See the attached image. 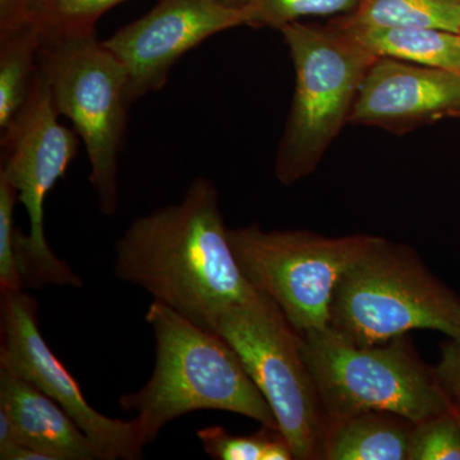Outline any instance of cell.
<instances>
[{"mask_svg":"<svg viewBox=\"0 0 460 460\" xmlns=\"http://www.w3.org/2000/svg\"><path fill=\"white\" fill-rule=\"evenodd\" d=\"M16 189L0 175V290L2 295L23 290L26 286L17 257V232L14 208Z\"/></svg>","mask_w":460,"mask_h":460,"instance_id":"obj_22","label":"cell"},{"mask_svg":"<svg viewBox=\"0 0 460 460\" xmlns=\"http://www.w3.org/2000/svg\"><path fill=\"white\" fill-rule=\"evenodd\" d=\"M301 345L326 423L372 411L419 423L452 404L435 367L420 359L410 334L362 347L328 326L302 334Z\"/></svg>","mask_w":460,"mask_h":460,"instance_id":"obj_4","label":"cell"},{"mask_svg":"<svg viewBox=\"0 0 460 460\" xmlns=\"http://www.w3.org/2000/svg\"><path fill=\"white\" fill-rule=\"evenodd\" d=\"M199 441L210 458L217 460H292V447L280 429L265 428L248 436L232 435L213 426L198 431Z\"/></svg>","mask_w":460,"mask_h":460,"instance_id":"obj_18","label":"cell"},{"mask_svg":"<svg viewBox=\"0 0 460 460\" xmlns=\"http://www.w3.org/2000/svg\"><path fill=\"white\" fill-rule=\"evenodd\" d=\"M146 321L155 335V368L146 385L123 395L119 404L135 411L147 444L166 423L202 410L232 411L279 429L265 396L217 332L156 301Z\"/></svg>","mask_w":460,"mask_h":460,"instance_id":"obj_2","label":"cell"},{"mask_svg":"<svg viewBox=\"0 0 460 460\" xmlns=\"http://www.w3.org/2000/svg\"><path fill=\"white\" fill-rule=\"evenodd\" d=\"M38 60L57 111L74 123L86 148L100 210L111 217L119 204V157L131 107L126 68L98 35L44 40Z\"/></svg>","mask_w":460,"mask_h":460,"instance_id":"obj_6","label":"cell"},{"mask_svg":"<svg viewBox=\"0 0 460 460\" xmlns=\"http://www.w3.org/2000/svg\"><path fill=\"white\" fill-rule=\"evenodd\" d=\"M459 35H460V32H459Z\"/></svg>","mask_w":460,"mask_h":460,"instance_id":"obj_26","label":"cell"},{"mask_svg":"<svg viewBox=\"0 0 460 460\" xmlns=\"http://www.w3.org/2000/svg\"><path fill=\"white\" fill-rule=\"evenodd\" d=\"M279 31L295 65L296 90L275 174L293 184L316 169L349 120L363 78L378 57L338 23L323 29L296 21Z\"/></svg>","mask_w":460,"mask_h":460,"instance_id":"obj_5","label":"cell"},{"mask_svg":"<svg viewBox=\"0 0 460 460\" xmlns=\"http://www.w3.org/2000/svg\"><path fill=\"white\" fill-rule=\"evenodd\" d=\"M450 411L456 417V423H458L459 432H460V401L459 399H454L452 402V405H450Z\"/></svg>","mask_w":460,"mask_h":460,"instance_id":"obj_25","label":"cell"},{"mask_svg":"<svg viewBox=\"0 0 460 460\" xmlns=\"http://www.w3.org/2000/svg\"><path fill=\"white\" fill-rule=\"evenodd\" d=\"M41 42L39 25L0 40V129L8 126L29 96Z\"/></svg>","mask_w":460,"mask_h":460,"instance_id":"obj_17","label":"cell"},{"mask_svg":"<svg viewBox=\"0 0 460 460\" xmlns=\"http://www.w3.org/2000/svg\"><path fill=\"white\" fill-rule=\"evenodd\" d=\"M47 78L38 68L29 96L13 119L2 129L0 175L16 189L25 206L30 233L17 232V257L25 283L81 287L83 280L68 263L54 255L44 226V204L78 151V135L59 122Z\"/></svg>","mask_w":460,"mask_h":460,"instance_id":"obj_9","label":"cell"},{"mask_svg":"<svg viewBox=\"0 0 460 460\" xmlns=\"http://www.w3.org/2000/svg\"><path fill=\"white\" fill-rule=\"evenodd\" d=\"M248 0H159L145 16L104 40L127 72V99L162 90L172 66L211 36L251 26Z\"/></svg>","mask_w":460,"mask_h":460,"instance_id":"obj_11","label":"cell"},{"mask_svg":"<svg viewBox=\"0 0 460 460\" xmlns=\"http://www.w3.org/2000/svg\"><path fill=\"white\" fill-rule=\"evenodd\" d=\"M126 0H40L41 40L96 35L100 18Z\"/></svg>","mask_w":460,"mask_h":460,"instance_id":"obj_19","label":"cell"},{"mask_svg":"<svg viewBox=\"0 0 460 460\" xmlns=\"http://www.w3.org/2000/svg\"><path fill=\"white\" fill-rule=\"evenodd\" d=\"M265 396L296 460H321L326 417L302 353L301 334L261 292L215 321Z\"/></svg>","mask_w":460,"mask_h":460,"instance_id":"obj_8","label":"cell"},{"mask_svg":"<svg viewBox=\"0 0 460 460\" xmlns=\"http://www.w3.org/2000/svg\"><path fill=\"white\" fill-rule=\"evenodd\" d=\"M0 410L11 420L16 443L48 460H102L75 420L31 381L0 367Z\"/></svg>","mask_w":460,"mask_h":460,"instance_id":"obj_13","label":"cell"},{"mask_svg":"<svg viewBox=\"0 0 460 460\" xmlns=\"http://www.w3.org/2000/svg\"><path fill=\"white\" fill-rule=\"evenodd\" d=\"M329 328L362 347L413 330L460 343V296L410 246L376 237L335 288Z\"/></svg>","mask_w":460,"mask_h":460,"instance_id":"obj_3","label":"cell"},{"mask_svg":"<svg viewBox=\"0 0 460 460\" xmlns=\"http://www.w3.org/2000/svg\"><path fill=\"white\" fill-rule=\"evenodd\" d=\"M40 0H0V40L38 25Z\"/></svg>","mask_w":460,"mask_h":460,"instance_id":"obj_23","label":"cell"},{"mask_svg":"<svg viewBox=\"0 0 460 460\" xmlns=\"http://www.w3.org/2000/svg\"><path fill=\"white\" fill-rule=\"evenodd\" d=\"M338 22L354 27L436 29L460 32V0H361Z\"/></svg>","mask_w":460,"mask_h":460,"instance_id":"obj_16","label":"cell"},{"mask_svg":"<svg viewBox=\"0 0 460 460\" xmlns=\"http://www.w3.org/2000/svg\"><path fill=\"white\" fill-rule=\"evenodd\" d=\"M375 238L266 232L257 226L229 229L230 246L246 279L280 308L301 335L328 328L335 288Z\"/></svg>","mask_w":460,"mask_h":460,"instance_id":"obj_7","label":"cell"},{"mask_svg":"<svg viewBox=\"0 0 460 460\" xmlns=\"http://www.w3.org/2000/svg\"><path fill=\"white\" fill-rule=\"evenodd\" d=\"M361 0H248L251 26L280 30L305 17L350 14Z\"/></svg>","mask_w":460,"mask_h":460,"instance_id":"obj_20","label":"cell"},{"mask_svg":"<svg viewBox=\"0 0 460 460\" xmlns=\"http://www.w3.org/2000/svg\"><path fill=\"white\" fill-rule=\"evenodd\" d=\"M115 274L213 332L229 308L259 296L239 269L219 193L196 178L180 204L137 217L118 239Z\"/></svg>","mask_w":460,"mask_h":460,"instance_id":"obj_1","label":"cell"},{"mask_svg":"<svg viewBox=\"0 0 460 460\" xmlns=\"http://www.w3.org/2000/svg\"><path fill=\"white\" fill-rule=\"evenodd\" d=\"M410 460H460V432L450 408L414 425Z\"/></svg>","mask_w":460,"mask_h":460,"instance_id":"obj_21","label":"cell"},{"mask_svg":"<svg viewBox=\"0 0 460 460\" xmlns=\"http://www.w3.org/2000/svg\"><path fill=\"white\" fill-rule=\"evenodd\" d=\"M440 361L435 367L445 392L460 401V343L447 339L441 344Z\"/></svg>","mask_w":460,"mask_h":460,"instance_id":"obj_24","label":"cell"},{"mask_svg":"<svg viewBox=\"0 0 460 460\" xmlns=\"http://www.w3.org/2000/svg\"><path fill=\"white\" fill-rule=\"evenodd\" d=\"M338 23L375 56L393 58L460 75V35L436 29H386Z\"/></svg>","mask_w":460,"mask_h":460,"instance_id":"obj_15","label":"cell"},{"mask_svg":"<svg viewBox=\"0 0 460 460\" xmlns=\"http://www.w3.org/2000/svg\"><path fill=\"white\" fill-rule=\"evenodd\" d=\"M459 111V75L378 57L363 78L348 122L407 126Z\"/></svg>","mask_w":460,"mask_h":460,"instance_id":"obj_12","label":"cell"},{"mask_svg":"<svg viewBox=\"0 0 460 460\" xmlns=\"http://www.w3.org/2000/svg\"><path fill=\"white\" fill-rule=\"evenodd\" d=\"M326 425L321 460H410L416 423L398 414L363 411Z\"/></svg>","mask_w":460,"mask_h":460,"instance_id":"obj_14","label":"cell"},{"mask_svg":"<svg viewBox=\"0 0 460 460\" xmlns=\"http://www.w3.org/2000/svg\"><path fill=\"white\" fill-rule=\"evenodd\" d=\"M0 367L31 381L53 398L89 436L102 460L142 458L147 445L140 423L109 419L93 410L39 329L38 304L23 290L2 295Z\"/></svg>","mask_w":460,"mask_h":460,"instance_id":"obj_10","label":"cell"}]
</instances>
